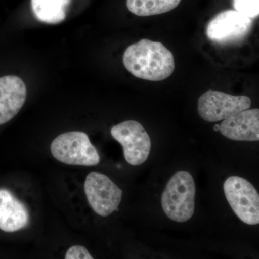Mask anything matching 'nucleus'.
I'll return each mask as SVG.
<instances>
[{
  "mask_svg": "<svg viewBox=\"0 0 259 259\" xmlns=\"http://www.w3.org/2000/svg\"><path fill=\"white\" fill-rule=\"evenodd\" d=\"M214 131H219L220 125H214Z\"/></svg>",
  "mask_w": 259,
  "mask_h": 259,
  "instance_id": "obj_16",
  "label": "nucleus"
},
{
  "mask_svg": "<svg viewBox=\"0 0 259 259\" xmlns=\"http://www.w3.org/2000/svg\"><path fill=\"white\" fill-rule=\"evenodd\" d=\"M219 131L225 137L233 141H258V109H248L226 119L220 125Z\"/></svg>",
  "mask_w": 259,
  "mask_h": 259,
  "instance_id": "obj_10",
  "label": "nucleus"
},
{
  "mask_svg": "<svg viewBox=\"0 0 259 259\" xmlns=\"http://www.w3.org/2000/svg\"><path fill=\"white\" fill-rule=\"evenodd\" d=\"M228 203L242 222L255 226L259 223V195L253 185L238 176L228 177L223 185Z\"/></svg>",
  "mask_w": 259,
  "mask_h": 259,
  "instance_id": "obj_4",
  "label": "nucleus"
},
{
  "mask_svg": "<svg viewBox=\"0 0 259 259\" xmlns=\"http://www.w3.org/2000/svg\"><path fill=\"white\" fill-rule=\"evenodd\" d=\"M30 222L26 206L5 189H0V230L13 233L24 229Z\"/></svg>",
  "mask_w": 259,
  "mask_h": 259,
  "instance_id": "obj_11",
  "label": "nucleus"
},
{
  "mask_svg": "<svg viewBox=\"0 0 259 259\" xmlns=\"http://www.w3.org/2000/svg\"><path fill=\"white\" fill-rule=\"evenodd\" d=\"M71 0H31L32 12L39 21L59 24L64 21Z\"/></svg>",
  "mask_w": 259,
  "mask_h": 259,
  "instance_id": "obj_12",
  "label": "nucleus"
},
{
  "mask_svg": "<svg viewBox=\"0 0 259 259\" xmlns=\"http://www.w3.org/2000/svg\"><path fill=\"white\" fill-rule=\"evenodd\" d=\"M181 0H127V8L134 15L152 16L175 9Z\"/></svg>",
  "mask_w": 259,
  "mask_h": 259,
  "instance_id": "obj_13",
  "label": "nucleus"
},
{
  "mask_svg": "<svg viewBox=\"0 0 259 259\" xmlns=\"http://www.w3.org/2000/svg\"><path fill=\"white\" fill-rule=\"evenodd\" d=\"M251 100L246 96H233L221 92L208 90L198 100V112L207 122L224 120L250 109Z\"/></svg>",
  "mask_w": 259,
  "mask_h": 259,
  "instance_id": "obj_7",
  "label": "nucleus"
},
{
  "mask_svg": "<svg viewBox=\"0 0 259 259\" xmlns=\"http://www.w3.org/2000/svg\"><path fill=\"white\" fill-rule=\"evenodd\" d=\"M53 156L65 164L96 166L100 155L90 142L88 135L81 131H71L58 136L51 145Z\"/></svg>",
  "mask_w": 259,
  "mask_h": 259,
  "instance_id": "obj_3",
  "label": "nucleus"
},
{
  "mask_svg": "<svg viewBox=\"0 0 259 259\" xmlns=\"http://www.w3.org/2000/svg\"><path fill=\"white\" fill-rule=\"evenodd\" d=\"M196 187L193 177L187 171H178L170 179L162 194L163 212L171 221L187 222L193 216Z\"/></svg>",
  "mask_w": 259,
  "mask_h": 259,
  "instance_id": "obj_2",
  "label": "nucleus"
},
{
  "mask_svg": "<svg viewBox=\"0 0 259 259\" xmlns=\"http://www.w3.org/2000/svg\"><path fill=\"white\" fill-rule=\"evenodd\" d=\"M84 192L90 205L95 212L107 217L117 211L122 191L106 175L92 172L87 176Z\"/></svg>",
  "mask_w": 259,
  "mask_h": 259,
  "instance_id": "obj_6",
  "label": "nucleus"
},
{
  "mask_svg": "<svg viewBox=\"0 0 259 259\" xmlns=\"http://www.w3.org/2000/svg\"><path fill=\"white\" fill-rule=\"evenodd\" d=\"M26 97V85L20 77L13 75L0 77V125L18 115Z\"/></svg>",
  "mask_w": 259,
  "mask_h": 259,
  "instance_id": "obj_9",
  "label": "nucleus"
},
{
  "mask_svg": "<svg viewBox=\"0 0 259 259\" xmlns=\"http://www.w3.org/2000/svg\"><path fill=\"white\" fill-rule=\"evenodd\" d=\"M233 6L236 11L250 19L259 15V0H233Z\"/></svg>",
  "mask_w": 259,
  "mask_h": 259,
  "instance_id": "obj_14",
  "label": "nucleus"
},
{
  "mask_svg": "<svg viewBox=\"0 0 259 259\" xmlns=\"http://www.w3.org/2000/svg\"><path fill=\"white\" fill-rule=\"evenodd\" d=\"M124 66L139 79L160 81L167 79L175 69L173 54L160 42L142 39L127 48Z\"/></svg>",
  "mask_w": 259,
  "mask_h": 259,
  "instance_id": "obj_1",
  "label": "nucleus"
},
{
  "mask_svg": "<svg viewBox=\"0 0 259 259\" xmlns=\"http://www.w3.org/2000/svg\"><path fill=\"white\" fill-rule=\"evenodd\" d=\"M112 137L123 148L126 161L132 166L142 164L149 156L151 141L140 122L127 120L112 127Z\"/></svg>",
  "mask_w": 259,
  "mask_h": 259,
  "instance_id": "obj_5",
  "label": "nucleus"
},
{
  "mask_svg": "<svg viewBox=\"0 0 259 259\" xmlns=\"http://www.w3.org/2000/svg\"><path fill=\"white\" fill-rule=\"evenodd\" d=\"M252 19L236 10H226L214 17L207 25V37L217 44L240 41L251 29Z\"/></svg>",
  "mask_w": 259,
  "mask_h": 259,
  "instance_id": "obj_8",
  "label": "nucleus"
},
{
  "mask_svg": "<svg viewBox=\"0 0 259 259\" xmlns=\"http://www.w3.org/2000/svg\"><path fill=\"white\" fill-rule=\"evenodd\" d=\"M66 259H93V257L89 253L88 250L82 245H73L66 252Z\"/></svg>",
  "mask_w": 259,
  "mask_h": 259,
  "instance_id": "obj_15",
  "label": "nucleus"
}]
</instances>
